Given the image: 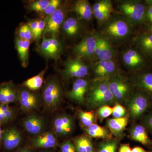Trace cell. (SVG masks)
<instances>
[{
    "label": "cell",
    "instance_id": "74e56055",
    "mask_svg": "<svg viewBox=\"0 0 152 152\" xmlns=\"http://www.w3.org/2000/svg\"><path fill=\"white\" fill-rule=\"evenodd\" d=\"M0 113L4 114L9 121L13 118L15 114L12 109L5 104H0Z\"/></svg>",
    "mask_w": 152,
    "mask_h": 152
},
{
    "label": "cell",
    "instance_id": "db71d44e",
    "mask_svg": "<svg viewBox=\"0 0 152 152\" xmlns=\"http://www.w3.org/2000/svg\"></svg>",
    "mask_w": 152,
    "mask_h": 152
},
{
    "label": "cell",
    "instance_id": "b9f144b4",
    "mask_svg": "<svg viewBox=\"0 0 152 152\" xmlns=\"http://www.w3.org/2000/svg\"><path fill=\"white\" fill-rule=\"evenodd\" d=\"M61 152H77L75 146L70 141H66L61 145Z\"/></svg>",
    "mask_w": 152,
    "mask_h": 152
},
{
    "label": "cell",
    "instance_id": "e0dca14e",
    "mask_svg": "<svg viewBox=\"0 0 152 152\" xmlns=\"http://www.w3.org/2000/svg\"><path fill=\"white\" fill-rule=\"evenodd\" d=\"M22 110L25 111H30L38 107L39 99L34 93L25 89H22L19 91V99Z\"/></svg>",
    "mask_w": 152,
    "mask_h": 152
},
{
    "label": "cell",
    "instance_id": "ab89813d",
    "mask_svg": "<svg viewBox=\"0 0 152 152\" xmlns=\"http://www.w3.org/2000/svg\"><path fill=\"white\" fill-rule=\"evenodd\" d=\"M75 148L77 152H87L86 145V137L81 136L76 139Z\"/></svg>",
    "mask_w": 152,
    "mask_h": 152
},
{
    "label": "cell",
    "instance_id": "4fadbf2b",
    "mask_svg": "<svg viewBox=\"0 0 152 152\" xmlns=\"http://www.w3.org/2000/svg\"><path fill=\"white\" fill-rule=\"evenodd\" d=\"M117 69L113 60H100L95 64L93 71L98 80H108L115 75Z\"/></svg>",
    "mask_w": 152,
    "mask_h": 152
},
{
    "label": "cell",
    "instance_id": "7c38bea8",
    "mask_svg": "<svg viewBox=\"0 0 152 152\" xmlns=\"http://www.w3.org/2000/svg\"><path fill=\"white\" fill-rule=\"evenodd\" d=\"M96 44L95 57L100 60H112L115 56V51L111 43L105 38L99 34H95Z\"/></svg>",
    "mask_w": 152,
    "mask_h": 152
},
{
    "label": "cell",
    "instance_id": "484cf974",
    "mask_svg": "<svg viewBox=\"0 0 152 152\" xmlns=\"http://www.w3.org/2000/svg\"><path fill=\"white\" fill-rule=\"evenodd\" d=\"M81 28L82 25L79 20L73 17L68 18L62 25L64 32L66 35L71 37L78 34Z\"/></svg>",
    "mask_w": 152,
    "mask_h": 152
},
{
    "label": "cell",
    "instance_id": "681fc988",
    "mask_svg": "<svg viewBox=\"0 0 152 152\" xmlns=\"http://www.w3.org/2000/svg\"><path fill=\"white\" fill-rule=\"evenodd\" d=\"M18 152H31V151L28 149L27 148H24L20 150Z\"/></svg>",
    "mask_w": 152,
    "mask_h": 152
},
{
    "label": "cell",
    "instance_id": "d4e9b609",
    "mask_svg": "<svg viewBox=\"0 0 152 152\" xmlns=\"http://www.w3.org/2000/svg\"><path fill=\"white\" fill-rule=\"evenodd\" d=\"M73 10L81 18L90 20L93 15V9L87 1H78L74 5Z\"/></svg>",
    "mask_w": 152,
    "mask_h": 152
},
{
    "label": "cell",
    "instance_id": "6da1fadb",
    "mask_svg": "<svg viewBox=\"0 0 152 152\" xmlns=\"http://www.w3.org/2000/svg\"><path fill=\"white\" fill-rule=\"evenodd\" d=\"M131 32L132 25L124 18L111 17L104 23L102 36L110 42H118L128 37Z\"/></svg>",
    "mask_w": 152,
    "mask_h": 152
},
{
    "label": "cell",
    "instance_id": "7a4b0ae2",
    "mask_svg": "<svg viewBox=\"0 0 152 152\" xmlns=\"http://www.w3.org/2000/svg\"><path fill=\"white\" fill-rule=\"evenodd\" d=\"M113 96L109 89L108 80H98L90 88L87 100L91 107L106 105L113 100Z\"/></svg>",
    "mask_w": 152,
    "mask_h": 152
},
{
    "label": "cell",
    "instance_id": "30bf717a",
    "mask_svg": "<svg viewBox=\"0 0 152 152\" xmlns=\"http://www.w3.org/2000/svg\"><path fill=\"white\" fill-rule=\"evenodd\" d=\"M109 89L114 99L118 101L124 99L129 94L131 87L121 76L115 75L108 80Z\"/></svg>",
    "mask_w": 152,
    "mask_h": 152
},
{
    "label": "cell",
    "instance_id": "60d3db41",
    "mask_svg": "<svg viewBox=\"0 0 152 152\" xmlns=\"http://www.w3.org/2000/svg\"><path fill=\"white\" fill-rule=\"evenodd\" d=\"M147 6L145 15V21L152 25V1H147L145 2Z\"/></svg>",
    "mask_w": 152,
    "mask_h": 152
},
{
    "label": "cell",
    "instance_id": "1f68e13d",
    "mask_svg": "<svg viewBox=\"0 0 152 152\" xmlns=\"http://www.w3.org/2000/svg\"><path fill=\"white\" fill-rule=\"evenodd\" d=\"M79 117L82 124L87 127H89L94 124V115L92 111H80L79 113Z\"/></svg>",
    "mask_w": 152,
    "mask_h": 152
},
{
    "label": "cell",
    "instance_id": "816d5d0a",
    "mask_svg": "<svg viewBox=\"0 0 152 152\" xmlns=\"http://www.w3.org/2000/svg\"><path fill=\"white\" fill-rule=\"evenodd\" d=\"M149 33H151L152 34V25L150 26L148 28Z\"/></svg>",
    "mask_w": 152,
    "mask_h": 152
},
{
    "label": "cell",
    "instance_id": "d6a6232c",
    "mask_svg": "<svg viewBox=\"0 0 152 152\" xmlns=\"http://www.w3.org/2000/svg\"><path fill=\"white\" fill-rule=\"evenodd\" d=\"M93 14L103 11L113 10V5L111 1L102 0L95 3L92 8Z\"/></svg>",
    "mask_w": 152,
    "mask_h": 152
},
{
    "label": "cell",
    "instance_id": "2e32d148",
    "mask_svg": "<svg viewBox=\"0 0 152 152\" xmlns=\"http://www.w3.org/2000/svg\"><path fill=\"white\" fill-rule=\"evenodd\" d=\"M89 83L83 78L77 79L73 84L70 91L68 93V97L79 103L84 102L85 95L88 90Z\"/></svg>",
    "mask_w": 152,
    "mask_h": 152
},
{
    "label": "cell",
    "instance_id": "8d00e7d4",
    "mask_svg": "<svg viewBox=\"0 0 152 152\" xmlns=\"http://www.w3.org/2000/svg\"><path fill=\"white\" fill-rule=\"evenodd\" d=\"M45 20H39L37 28L35 33L34 35V39L38 42L41 39L43 33L45 31Z\"/></svg>",
    "mask_w": 152,
    "mask_h": 152
},
{
    "label": "cell",
    "instance_id": "f6af8a7d",
    "mask_svg": "<svg viewBox=\"0 0 152 152\" xmlns=\"http://www.w3.org/2000/svg\"><path fill=\"white\" fill-rule=\"evenodd\" d=\"M86 145L87 152H94V148L92 142L91 140L86 137Z\"/></svg>",
    "mask_w": 152,
    "mask_h": 152
},
{
    "label": "cell",
    "instance_id": "4316f807",
    "mask_svg": "<svg viewBox=\"0 0 152 152\" xmlns=\"http://www.w3.org/2000/svg\"><path fill=\"white\" fill-rule=\"evenodd\" d=\"M128 122L127 117L114 118L108 120L107 124L110 130L115 135L121 134L126 126Z\"/></svg>",
    "mask_w": 152,
    "mask_h": 152
},
{
    "label": "cell",
    "instance_id": "ee69618b",
    "mask_svg": "<svg viewBox=\"0 0 152 152\" xmlns=\"http://www.w3.org/2000/svg\"><path fill=\"white\" fill-rule=\"evenodd\" d=\"M39 21V20H34L30 21L28 23V24L32 32L33 37H34V34L35 33L37 28Z\"/></svg>",
    "mask_w": 152,
    "mask_h": 152
},
{
    "label": "cell",
    "instance_id": "9a60e30c",
    "mask_svg": "<svg viewBox=\"0 0 152 152\" xmlns=\"http://www.w3.org/2000/svg\"><path fill=\"white\" fill-rule=\"evenodd\" d=\"M19 91L13 83L9 82L0 85V104H8L18 100Z\"/></svg>",
    "mask_w": 152,
    "mask_h": 152
},
{
    "label": "cell",
    "instance_id": "d6986e66",
    "mask_svg": "<svg viewBox=\"0 0 152 152\" xmlns=\"http://www.w3.org/2000/svg\"><path fill=\"white\" fill-rule=\"evenodd\" d=\"M2 139L5 148L12 150L20 145L22 137L20 133L18 130L12 128L3 132Z\"/></svg>",
    "mask_w": 152,
    "mask_h": 152
},
{
    "label": "cell",
    "instance_id": "f35d334b",
    "mask_svg": "<svg viewBox=\"0 0 152 152\" xmlns=\"http://www.w3.org/2000/svg\"><path fill=\"white\" fill-rule=\"evenodd\" d=\"M113 108V116L115 118H121L124 117L126 113V110L124 106L117 103Z\"/></svg>",
    "mask_w": 152,
    "mask_h": 152
},
{
    "label": "cell",
    "instance_id": "bcb514c9",
    "mask_svg": "<svg viewBox=\"0 0 152 152\" xmlns=\"http://www.w3.org/2000/svg\"><path fill=\"white\" fill-rule=\"evenodd\" d=\"M119 152H132V149L129 144H123L120 147Z\"/></svg>",
    "mask_w": 152,
    "mask_h": 152
},
{
    "label": "cell",
    "instance_id": "d590c367",
    "mask_svg": "<svg viewBox=\"0 0 152 152\" xmlns=\"http://www.w3.org/2000/svg\"><path fill=\"white\" fill-rule=\"evenodd\" d=\"M61 1L60 0H51L50 3L43 11L47 16L50 15L59 8Z\"/></svg>",
    "mask_w": 152,
    "mask_h": 152
},
{
    "label": "cell",
    "instance_id": "ac0fdd59",
    "mask_svg": "<svg viewBox=\"0 0 152 152\" xmlns=\"http://www.w3.org/2000/svg\"><path fill=\"white\" fill-rule=\"evenodd\" d=\"M137 49L148 59L152 60V34L143 33L137 36L135 40Z\"/></svg>",
    "mask_w": 152,
    "mask_h": 152
},
{
    "label": "cell",
    "instance_id": "8992f818",
    "mask_svg": "<svg viewBox=\"0 0 152 152\" xmlns=\"http://www.w3.org/2000/svg\"><path fill=\"white\" fill-rule=\"evenodd\" d=\"M64 66L61 73L67 79L83 78L88 75L89 71L88 66L81 59L77 58L67 60Z\"/></svg>",
    "mask_w": 152,
    "mask_h": 152
},
{
    "label": "cell",
    "instance_id": "ffe728a7",
    "mask_svg": "<svg viewBox=\"0 0 152 152\" xmlns=\"http://www.w3.org/2000/svg\"><path fill=\"white\" fill-rule=\"evenodd\" d=\"M53 126L57 134L60 136H65L71 132L73 123L71 117L66 115H61L55 119Z\"/></svg>",
    "mask_w": 152,
    "mask_h": 152
},
{
    "label": "cell",
    "instance_id": "8fae6325",
    "mask_svg": "<svg viewBox=\"0 0 152 152\" xmlns=\"http://www.w3.org/2000/svg\"><path fill=\"white\" fill-rule=\"evenodd\" d=\"M65 15L64 10L59 8L51 15L47 16L45 20V27L44 35L49 34L52 37H57L59 33L60 28L64 23Z\"/></svg>",
    "mask_w": 152,
    "mask_h": 152
},
{
    "label": "cell",
    "instance_id": "277c9868",
    "mask_svg": "<svg viewBox=\"0 0 152 152\" xmlns=\"http://www.w3.org/2000/svg\"><path fill=\"white\" fill-rule=\"evenodd\" d=\"M44 103L49 110L56 109L59 105L62 97L61 87L58 80L53 78L47 82L43 90Z\"/></svg>",
    "mask_w": 152,
    "mask_h": 152
},
{
    "label": "cell",
    "instance_id": "836d02e7",
    "mask_svg": "<svg viewBox=\"0 0 152 152\" xmlns=\"http://www.w3.org/2000/svg\"><path fill=\"white\" fill-rule=\"evenodd\" d=\"M51 0H37L32 2L28 5L30 10L37 12H43L50 3Z\"/></svg>",
    "mask_w": 152,
    "mask_h": 152
},
{
    "label": "cell",
    "instance_id": "f1b7e54d",
    "mask_svg": "<svg viewBox=\"0 0 152 152\" xmlns=\"http://www.w3.org/2000/svg\"><path fill=\"white\" fill-rule=\"evenodd\" d=\"M86 131L88 134L93 137L107 139L110 137V134L106 129L96 124L91 125Z\"/></svg>",
    "mask_w": 152,
    "mask_h": 152
},
{
    "label": "cell",
    "instance_id": "f546056e",
    "mask_svg": "<svg viewBox=\"0 0 152 152\" xmlns=\"http://www.w3.org/2000/svg\"><path fill=\"white\" fill-rule=\"evenodd\" d=\"M118 140H109L102 142L99 145V152H116Z\"/></svg>",
    "mask_w": 152,
    "mask_h": 152
},
{
    "label": "cell",
    "instance_id": "c3c4849f",
    "mask_svg": "<svg viewBox=\"0 0 152 152\" xmlns=\"http://www.w3.org/2000/svg\"><path fill=\"white\" fill-rule=\"evenodd\" d=\"M9 120L6 118L5 116L2 113H0V123H6L9 121Z\"/></svg>",
    "mask_w": 152,
    "mask_h": 152
},
{
    "label": "cell",
    "instance_id": "7dc6e473",
    "mask_svg": "<svg viewBox=\"0 0 152 152\" xmlns=\"http://www.w3.org/2000/svg\"><path fill=\"white\" fill-rule=\"evenodd\" d=\"M132 152H150V151L144 149L142 147L137 146L133 148L132 149Z\"/></svg>",
    "mask_w": 152,
    "mask_h": 152
},
{
    "label": "cell",
    "instance_id": "4dcf8cb0",
    "mask_svg": "<svg viewBox=\"0 0 152 152\" xmlns=\"http://www.w3.org/2000/svg\"><path fill=\"white\" fill-rule=\"evenodd\" d=\"M18 36L20 39L31 41L34 39L32 32L28 24L21 25L18 31Z\"/></svg>",
    "mask_w": 152,
    "mask_h": 152
},
{
    "label": "cell",
    "instance_id": "9c48e42d",
    "mask_svg": "<svg viewBox=\"0 0 152 152\" xmlns=\"http://www.w3.org/2000/svg\"><path fill=\"white\" fill-rule=\"evenodd\" d=\"M39 50L42 54L47 58L57 59L62 52L63 46L57 37L48 38L43 35Z\"/></svg>",
    "mask_w": 152,
    "mask_h": 152
},
{
    "label": "cell",
    "instance_id": "f5cc1de1",
    "mask_svg": "<svg viewBox=\"0 0 152 152\" xmlns=\"http://www.w3.org/2000/svg\"><path fill=\"white\" fill-rule=\"evenodd\" d=\"M150 152H152V147L151 148V151H150Z\"/></svg>",
    "mask_w": 152,
    "mask_h": 152
},
{
    "label": "cell",
    "instance_id": "cb8c5ba5",
    "mask_svg": "<svg viewBox=\"0 0 152 152\" xmlns=\"http://www.w3.org/2000/svg\"><path fill=\"white\" fill-rule=\"evenodd\" d=\"M25 129L32 134L38 135L43 129V120L36 115H31L25 119L23 122Z\"/></svg>",
    "mask_w": 152,
    "mask_h": 152
},
{
    "label": "cell",
    "instance_id": "603a6c76",
    "mask_svg": "<svg viewBox=\"0 0 152 152\" xmlns=\"http://www.w3.org/2000/svg\"><path fill=\"white\" fill-rule=\"evenodd\" d=\"M15 44L22 65L24 67H26L28 64L31 42L22 39L17 36L15 39Z\"/></svg>",
    "mask_w": 152,
    "mask_h": 152
},
{
    "label": "cell",
    "instance_id": "3957f363",
    "mask_svg": "<svg viewBox=\"0 0 152 152\" xmlns=\"http://www.w3.org/2000/svg\"><path fill=\"white\" fill-rule=\"evenodd\" d=\"M120 11L124 18L132 26H136L145 22L147 6L140 1H127L120 5Z\"/></svg>",
    "mask_w": 152,
    "mask_h": 152
},
{
    "label": "cell",
    "instance_id": "44dd1931",
    "mask_svg": "<svg viewBox=\"0 0 152 152\" xmlns=\"http://www.w3.org/2000/svg\"><path fill=\"white\" fill-rule=\"evenodd\" d=\"M33 147L36 148H50L56 144V139L53 134L50 132L39 134L32 140Z\"/></svg>",
    "mask_w": 152,
    "mask_h": 152
},
{
    "label": "cell",
    "instance_id": "52a82bcc",
    "mask_svg": "<svg viewBox=\"0 0 152 152\" xmlns=\"http://www.w3.org/2000/svg\"><path fill=\"white\" fill-rule=\"evenodd\" d=\"M96 39L95 34H88L73 48L77 58L91 60L95 56Z\"/></svg>",
    "mask_w": 152,
    "mask_h": 152
},
{
    "label": "cell",
    "instance_id": "f907efd6",
    "mask_svg": "<svg viewBox=\"0 0 152 152\" xmlns=\"http://www.w3.org/2000/svg\"><path fill=\"white\" fill-rule=\"evenodd\" d=\"M3 132V131L2 130L1 124H0V141L2 139V138Z\"/></svg>",
    "mask_w": 152,
    "mask_h": 152
},
{
    "label": "cell",
    "instance_id": "5b68a950",
    "mask_svg": "<svg viewBox=\"0 0 152 152\" xmlns=\"http://www.w3.org/2000/svg\"><path fill=\"white\" fill-rule=\"evenodd\" d=\"M152 99L146 93L139 90L131 98L129 110L131 118L137 119L141 117L151 106Z\"/></svg>",
    "mask_w": 152,
    "mask_h": 152
},
{
    "label": "cell",
    "instance_id": "7402d4cb",
    "mask_svg": "<svg viewBox=\"0 0 152 152\" xmlns=\"http://www.w3.org/2000/svg\"><path fill=\"white\" fill-rule=\"evenodd\" d=\"M130 135L134 140L146 146L152 147V140L149 137L146 129L144 126L137 125L134 126L131 131Z\"/></svg>",
    "mask_w": 152,
    "mask_h": 152
},
{
    "label": "cell",
    "instance_id": "83f0119b",
    "mask_svg": "<svg viewBox=\"0 0 152 152\" xmlns=\"http://www.w3.org/2000/svg\"><path fill=\"white\" fill-rule=\"evenodd\" d=\"M46 69L43 70L37 75L28 79L24 83V86L32 91L39 89L43 84L44 76Z\"/></svg>",
    "mask_w": 152,
    "mask_h": 152
},
{
    "label": "cell",
    "instance_id": "e575fe53",
    "mask_svg": "<svg viewBox=\"0 0 152 152\" xmlns=\"http://www.w3.org/2000/svg\"><path fill=\"white\" fill-rule=\"evenodd\" d=\"M113 108L107 105L101 106L98 109L97 114L101 120L106 118L113 113Z\"/></svg>",
    "mask_w": 152,
    "mask_h": 152
},
{
    "label": "cell",
    "instance_id": "5bb4252c",
    "mask_svg": "<svg viewBox=\"0 0 152 152\" xmlns=\"http://www.w3.org/2000/svg\"><path fill=\"white\" fill-rule=\"evenodd\" d=\"M134 80L139 90L146 93L152 99V71H139Z\"/></svg>",
    "mask_w": 152,
    "mask_h": 152
},
{
    "label": "cell",
    "instance_id": "7bdbcfd3",
    "mask_svg": "<svg viewBox=\"0 0 152 152\" xmlns=\"http://www.w3.org/2000/svg\"><path fill=\"white\" fill-rule=\"evenodd\" d=\"M143 123L146 129L152 133V112L145 116Z\"/></svg>",
    "mask_w": 152,
    "mask_h": 152
},
{
    "label": "cell",
    "instance_id": "ba28073f",
    "mask_svg": "<svg viewBox=\"0 0 152 152\" xmlns=\"http://www.w3.org/2000/svg\"><path fill=\"white\" fill-rule=\"evenodd\" d=\"M123 63L132 70L140 71L146 67L148 59L137 49H129L122 55Z\"/></svg>",
    "mask_w": 152,
    "mask_h": 152
}]
</instances>
